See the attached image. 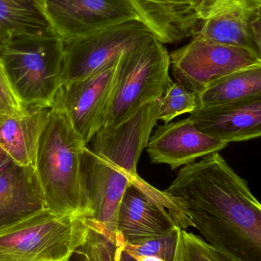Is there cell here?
<instances>
[{"instance_id":"14","label":"cell","mask_w":261,"mask_h":261,"mask_svg":"<svg viewBox=\"0 0 261 261\" xmlns=\"http://www.w3.org/2000/svg\"><path fill=\"white\" fill-rule=\"evenodd\" d=\"M189 118L201 132L228 144L261 138V96L199 107Z\"/></svg>"},{"instance_id":"10","label":"cell","mask_w":261,"mask_h":261,"mask_svg":"<svg viewBox=\"0 0 261 261\" xmlns=\"http://www.w3.org/2000/svg\"><path fill=\"white\" fill-rule=\"evenodd\" d=\"M122 54L87 77L61 87L69 119L87 145L103 125L116 87Z\"/></svg>"},{"instance_id":"25","label":"cell","mask_w":261,"mask_h":261,"mask_svg":"<svg viewBox=\"0 0 261 261\" xmlns=\"http://www.w3.org/2000/svg\"><path fill=\"white\" fill-rule=\"evenodd\" d=\"M27 112L28 107L15 91L0 57V116L19 117Z\"/></svg>"},{"instance_id":"1","label":"cell","mask_w":261,"mask_h":261,"mask_svg":"<svg viewBox=\"0 0 261 261\" xmlns=\"http://www.w3.org/2000/svg\"><path fill=\"white\" fill-rule=\"evenodd\" d=\"M166 191L212 246L237 261H261V203L219 153L184 166Z\"/></svg>"},{"instance_id":"24","label":"cell","mask_w":261,"mask_h":261,"mask_svg":"<svg viewBox=\"0 0 261 261\" xmlns=\"http://www.w3.org/2000/svg\"><path fill=\"white\" fill-rule=\"evenodd\" d=\"M179 261H237L216 249L202 238L181 230Z\"/></svg>"},{"instance_id":"3","label":"cell","mask_w":261,"mask_h":261,"mask_svg":"<svg viewBox=\"0 0 261 261\" xmlns=\"http://www.w3.org/2000/svg\"><path fill=\"white\" fill-rule=\"evenodd\" d=\"M170 54L154 35L122 52L116 87L100 129L117 128L144 106L159 101L170 80Z\"/></svg>"},{"instance_id":"30","label":"cell","mask_w":261,"mask_h":261,"mask_svg":"<svg viewBox=\"0 0 261 261\" xmlns=\"http://www.w3.org/2000/svg\"><path fill=\"white\" fill-rule=\"evenodd\" d=\"M37 1L38 2V3H39V4L41 5V6H42L44 9V6H45L46 0H37Z\"/></svg>"},{"instance_id":"2","label":"cell","mask_w":261,"mask_h":261,"mask_svg":"<svg viewBox=\"0 0 261 261\" xmlns=\"http://www.w3.org/2000/svg\"><path fill=\"white\" fill-rule=\"evenodd\" d=\"M87 146L72 125L60 88L40 138L35 164L49 211L87 217L81 172Z\"/></svg>"},{"instance_id":"5","label":"cell","mask_w":261,"mask_h":261,"mask_svg":"<svg viewBox=\"0 0 261 261\" xmlns=\"http://www.w3.org/2000/svg\"><path fill=\"white\" fill-rule=\"evenodd\" d=\"M0 57L25 107H52L64 84L65 44L58 34L12 41Z\"/></svg>"},{"instance_id":"26","label":"cell","mask_w":261,"mask_h":261,"mask_svg":"<svg viewBox=\"0 0 261 261\" xmlns=\"http://www.w3.org/2000/svg\"><path fill=\"white\" fill-rule=\"evenodd\" d=\"M253 51L261 62V4L258 12L251 24Z\"/></svg>"},{"instance_id":"7","label":"cell","mask_w":261,"mask_h":261,"mask_svg":"<svg viewBox=\"0 0 261 261\" xmlns=\"http://www.w3.org/2000/svg\"><path fill=\"white\" fill-rule=\"evenodd\" d=\"M170 62L176 82L198 94L218 80L261 63L249 49L215 42L198 35L171 52Z\"/></svg>"},{"instance_id":"20","label":"cell","mask_w":261,"mask_h":261,"mask_svg":"<svg viewBox=\"0 0 261 261\" xmlns=\"http://www.w3.org/2000/svg\"><path fill=\"white\" fill-rule=\"evenodd\" d=\"M261 96V63L240 69L210 84L199 94V107Z\"/></svg>"},{"instance_id":"15","label":"cell","mask_w":261,"mask_h":261,"mask_svg":"<svg viewBox=\"0 0 261 261\" xmlns=\"http://www.w3.org/2000/svg\"><path fill=\"white\" fill-rule=\"evenodd\" d=\"M260 4L261 0H205L202 23L195 35L253 51L251 24Z\"/></svg>"},{"instance_id":"19","label":"cell","mask_w":261,"mask_h":261,"mask_svg":"<svg viewBox=\"0 0 261 261\" xmlns=\"http://www.w3.org/2000/svg\"><path fill=\"white\" fill-rule=\"evenodd\" d=\"M57 34L37 0H0V50L12 41Z\"/></svg>"},{"instance_id":"18","label":"cell","mask_w":261,"mask_h":261,"mask_svg":"<svg viewBox=\"0 0 261 261\" xmlns=\"http://www.w3.org/2000/svg\"><path fill=\"white\" fill-rule=\"evenodd\" d=\"M27 107L24 116L0 119V147L15 164L35 169L38 144L50 108L41 106Z\"/></svg>"},{"instance_id":"28","label":"cell","mask_w":261,"mask_h":261,"mask_svg":"<svg viewBox=\"0 0 261 261\" xmlns=\"http://www.w3.org/2000/svg\"><path fill=\"white\" fill-rule=\"evenodd\" d=\"M134 258L137 261H165L162 260V259L158 258V257H150V256H139V257H135Z\"/></svg>"},{"instance_id":"16","label":"cell","mask_w":261,"mask_h":261,"mask_svg":"<svg viewBox=\"0 0 261 261\" xmlns=\"http://www.w3.org/2000/svg\"><path fill=\"white\" fill-rule=\"evenodd\" d=\"M139 19L163 44L196 35L205 0H129Z\"/></svg>"},{"instance_id":"31","label":"cell","mask_w":261,"mask_h":261,"mask_svg":"<svg viewBox=\"0 0 261 261\" xmlns=\"http://www.w3.org/2000/svg\"><path fill=\"white\" fill-rule=\"evenodd\" d=\"M2 119V117H1V116H0V119Z\"/></svg>"},{"instance_id":"22","label":"cell","mask_w":261,"mask_h":261,"mask_svg":"<svg viewBox=\"0 0 261 261\" xmlns=\"http://www.w3.org/2000/svg\"><path fill=\"white\" fill-rule=\"evenodd\" d=\"M181 230L176 226L162 236L127 242L124 251L133 257L150 256L165 261H179Z\"/></svg>"},{"instance_id":"11","label":"cell","mask_w":261,"mask_h":261,"mask_svg":"<svg viewBox=\"0 0 261 261\" xmlns=\"http://www.w3.org/2000/svg\"><path fill=\"white\" fill-rule=\"evenodd\" d=\"M44 10L64 42L139 19L129 0H46Z\"/></svg>"},{"instance_id":"13","label":"cell","mask_w":261,"mask_h":261,"mask_svg":"<svg viewBox=\"0 0 261 261\" xmlns=\"http://www.w3.org/2000/svg\"><path fill=\"white\" fill-rule=\"evenodd\" d=\"M228 144L201 132L187 118L158 126L150 135L147 152L152 164H167L175 170L218 153Z\"/></svg>"},{"instance_id":"21","label":"cell","mask_w":261,"mask_h":261,"mask_svg":"<svg viewBox=\"0 0 261 261\" xmlns=\"http://www.w3.org/2000/svg\"><path fill=\"white\" fill-rule=\"evenodd\" d=\"M125 243L119 233L117 238L110 237L90 227L85 242L70 254L67 261H120Z\"/></svg>"},{"instance_id":"29","label":"cell","mask_w":261,"mask_h":261,"mask_svg":"<svg viewBox=\"0 0 261 261\" xmlns=\"http://www.w3.org/2000/svg\"><path fill=\"white\" fill-rule=\"evenodd\" d=\"M120 261H137L133 257L128 254L126 251H123L121 256Z\"/></svg>"},{"instance_id":"12","label":"cell","mask_w":261,"mask_h":261,"mask_svg":"<svg viewBox=\"0 0 261 261\" xmlns=\"http://www.w3.org/2000/svg\"><path fill=\"white\" fill-rule=\"evenodd\" d=\"M159 111L160 100L150 102L120 126L99 130L92 139V150L130 176H138L137 165L159 121Z\"/></svg>"},{"instance_id":"17","label":"cell","mask_w":261,"mask_h":261,"mask_svg":"<svg viewBox=\"0 0 261 261\" xmlns=\"http://www.w3.org/2000/svg\"><path fill=\"white\" fill-rule=\"evenodd\" d=\"M46 208L35 168L13 164L0 173V231Z\"/></svg>"},{"instance_id":"27","label":"cell","mask_w":261,"mask_h":261,"mask_svg":"<svg viewBox=\"0 0 261 261\" xmlns=\"http://www.w3.org/2000/svg\"><path fill=\"white\" fill-rule=\"evenodd\" d=\"M15 164L9 155L0 147V173L7 170L12 164Z\"/></svg>"},{"instance_id":"23","label":"cell","mask_w":261,"mask_h":261,"mask_svg":"<svg viewBox=\"0 0 261 261\" xmlns=\"http://www.w3.org/2000/svg\"><path fill=\"white\" fill-rule=\"evenodd\" d=\"M199 107V94L170 78L160 99L158 120L167 124L180 115L191 114Z\"/></svg>"},{"instance_id":"6","label":"cell","mask_w":261,"mask_h":261,"mask_svg":"<svg viewBox=\"0 0 261 261\" xmlns=\"http://www.w3.org/2000/svg\"><path fill=\"white\" fill-rule=\"evenodd\" d=\"M190 224L185 207L176 197L138 175L130 176L117 217L118 232L126 243L162 236L176 226L185 229Z\"/></svg>"},{"instance_id":"4","label":"cell","mask_w":261,"mask_h":261,"mask_svg":"<svg viewBox=\"0 0 261 261\" xmlns=\"http://www.w3.org/2000/svg\"><path fill=\"white\" fill-rule=\"evenodd\" d=\"M90 229L85 216L46 208L0 231V261H67Z\"/></svg>"},{"instance_id":"8","label":"cell","mask_w":261,"mask_h":261,"mask_svg":"<svg viewBox=\"0 0 261 261\" xmlns=\"http://www.w3.org/2000/svg\"><path fill=\"white\" fill-rule=\"evenodd\" d=\"M81 172L89 225L117 238L118 213L132 176L87 146L83 153Z\"/></svg>"},{"instance_id":"9","label":"cell","mask_w":261,"mask_h":261,"mask_svg":"<svg viewBox=\"0 0 261 261\" xmlns=\"http://www.w3.org/2000/svg\"><path fill=\"white\" fill-rule=\"evenodd\" d=\"M153 35L140 19L130 20L64 42V84L87 77L141 40Z\"/></svg>"}]
</instances>
